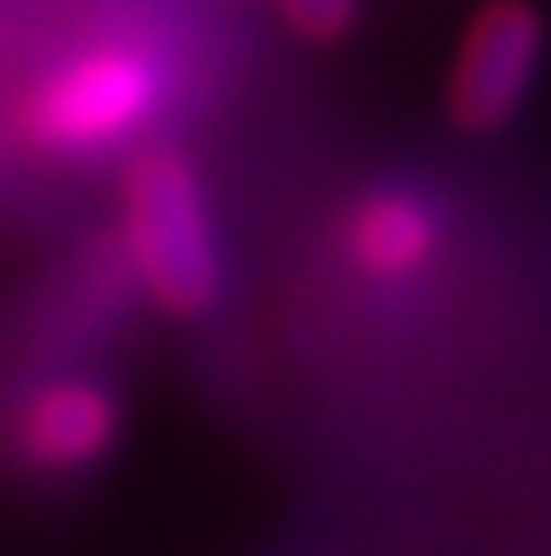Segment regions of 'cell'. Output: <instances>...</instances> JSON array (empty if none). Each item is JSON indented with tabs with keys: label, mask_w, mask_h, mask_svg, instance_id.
Here are the masks:
<instances>
[{
	"label": "cell",
	"mask_w": 551,
	"mask_h": 556,
	"mask_svg": "<svg viewBox=\"0 0 551 556\" xmlns=\"http://www.w3.org/2000/svg\"><path fill=\"white\" fill-rule=\"evenodd\" d=\"M118 253L147 299L198 320L225 292V248L198 163L175 147H136L118 186Z\"/></svg>",
	"instance_id": "obj_1"
},
{
	"label": "cell",
	"mask_w": 551,
	"mask_h": 556,
	"mask_svg": "<svg viewBox=\"0 0 551 556\" xmlns=\"http://www.w3.org/2000/svg\"><path fill=\"white\" fill-rule=\"evenodd\" d=\"M170 102L164 56L141 40H85L62 51L17 96V136L46 157H113L136 152Z\"/></svg>",
	"instance_id": "obj_2"
},
{
	"label": "cell",
	"mask_w": 551,
	"mask_h": 556,
	"mask_svg": "<svg viewBox=\"0 0 551 556\" xmlns=\"http://www.w3.org/2000/svg\"><path fill=\"white\" fill-rule=\"evenodd\" d=\"M546 62V17L535 0H484L467 17L444 79V113L462 136H496L529 108Z\"/></svg>",
	"instance_id": "obj_3"
},
{
	"label": "cell",
	"mask_w": 551,
	"mask_h": 556,
	"mask_svg": "<svg viewBox=\"0 0 551 556\" xmlns=\"http://www.w3.org/2000/svg\"><path fill=\"white\" fill-rule=\"evenodd\" d=\"M118 428H124V405L113 388L96 377H79V371H62L17 400L12 455L28 472L68 478V472H85L102 462L118 444Z\"/></svg>",
	"instance_id": "obj_4"
},
{
	"label": "cell",
	"mask_w": 551,
	"mask_h": 556,
	"mask_svg": "<svg viewBox=\"0 0 551 556\" xmlns=\"http://www.w3.org/2000/svg\"><path fill=\"white\" fill-rule=\"evenodd\" d=\"M343 253L372 281H411L444 253V214L416 186H372L343 214Z\"/></svg>",
	"instance_id": "obj_5"
},
{
	"label": "cell",
	"mask_w": 551,
	"mask_h": 556,
	"mask_svg": "<svg viewBox=\"0 0 551 556\" xmlns=\"http://www.w3.org/2000/svg\"><path fill=\"white\" fill-rule=\"evenodd\" d=\"M271 7L299 40H315V46L343 40L354 17H361V0H271Z\"/></svg>",
	"instance_id": "obj_6"
}]
</instances>
